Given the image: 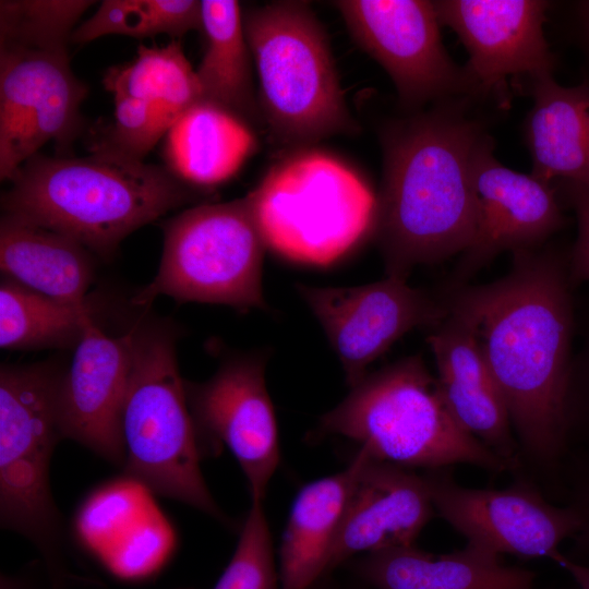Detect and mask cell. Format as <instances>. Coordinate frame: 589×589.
<instances>
[{
  "instance_id": "cell-9",
  "label": "cell",
  "mask_w": 589,
  "mask_h": 589,
  "mask_svg": "<svg viewBox=\"0 0 589 589\" xmlns=\"http://www.w3.org/2000/svg\"><path fill=\"white\" fill-rule=\"evenodd\" d=\"M164 249L153 280L132 298L137 306L157 297L178 302L267 310L262 286L266 245L244 197L201 204L163 225Z\"/></svg>"
},
{
  "instance_id": "cell-16",
  "label": "cell",
  "mask_w": 589,
  "mask_h": 589,
  "mask_svg": "<svg viewBox=\"0 0 589 589\" xmlns=\"http://www.w3.org/2000/svg\"><path fill=\"white\" fill-rule=\"evenodd\" d=\"M441 25L466 47L469 94L488 95L509 77L552 75L554 56L543 34L549 2L540 0L434 1Z\"/></svg>"
},
{
  "instance_id": "cell-19",
  "label": "cell",
  "mask_w": 589,
  "mask_h": 589,
  "mask_svg": "<svg viewBox=\"0 0 589 589\" xmlns=\"http://www.w3.org/2000/svg\"><path fill=\"white\" fill-rule=\"evenodd\" d=\"M434 514L423 474L371 455L354 483L326 574L358 553L413 545Z\"/></svg>"
},
{
  "instance_id": "cell-12",
  "label": "cell",
  "mask_w": 589,
  "mask_h": 589,
  "mask_svg": "<svg viewBox=\"0 0 589 589\" xmlns=\"http://www.w3.org/2000/svg\"><path fill=\"white\" fill-rule=\"evenodd\" d=\"M354 43L392 79L409 110L455 94H469L464 68L446 52L434 1L338 0Z\"/></svg>"
},
{
  "instance_id": "cell-3",
  "label": "cell",
  "mask_w": 589,
  "mask_h": 589,
  "mask_svg": "<svg viewBox=\"0 0 589 589\" xmlns=\"http://www.w3.org/2000/svg\"><path fill=\"white\" fill-rule=\"evenodd\" d=\"M10 182L4 216L64 235L104 260L131 232L194 197L167 168L100 149L85 157L38 153Z\"/></svg>"
},
{
  "instance_id": "cell-23",
  "label": "cell",
  "mask_w": 589,
  "mask_h": 589,
  "mask_svg": "<svg viewBox=\"0 0 589 589\" xmlns=\"http://www.w3.org/2000/svg\"><path fill=\"white\" fill-rule=\"evenodd\" d=\"M2 276L56 300L85 301L94 278L92 252L59 232L2 216Z\"/></svg>"
},
{
  "instance_id": "cell-8",
  "label": "cell",
  "mask_w": 589,
  "mask_h": 589,
  "mask_svg": "<svg viewBox=\"0 0 589 589\" xmlns=\"http://www.w3.org/2000/svg\"><path fill=\"white\" fill-rule=\"evenodd\" d=\"M132 333L122 411L124 470L152 492L223 520L201 473L199 433L179 373L175 336L157 325Z\"/></svg>"
},
{
  "instance_id": "cell-29",
  "label": "cell",
  "mask_w": 589,
  "mask_h": 589,
  "mask_svg": "<svg viewBox=\"0 0 589 589\" xmlns=\"http://www.w3.org/2000/svg\"><path fill=\"white\" fill-rule=\"evenodd\" d=\"M214 589H280L262 501H252L236 551Z\"/></svg>"
},
{
  "instance_id": "cell-25",
  "label": "cell",
  "mask_w": 589,
  "mask_h": 589,
  "mask_svg": "<svg viewBox=\"0 0 589 589\" xmlns=\"http://www.w3.org/2000/svg\"><path fill=\"white\" fill-rule=\"evenodd\" d=\"M205 50L196 75L202 100L214 104L252 129L264 127L243 13L235 0H202Z\"/></svg>"
},
{
  "instance_id": "cell-10",
  "label": "cell",
  "mask_w": 589,
  "mask_h": 589,
  "mask_svg": "<svg viewBox=\"0 0 589 589\" xmlns=\"http://www.w3.org/2000/svg\"><path fill=\"white\" fill-rule=\"evenodd\" d=\"M62 372L48 363L0 370V509L4 527L38 543L58 525L49 462L63 437L58 416Z\"/></svg>"
},
{
  "instance_id": "cell-21",
  "label": "cell",
  "mask_w": 589,
  "mask_h": 589,
  "mask_svg": "<svg viewBox=\"0 0 589 589\" xmlns=\"http://www.w3.org/2000/svg\"><path fill=\"white\" fill-rule=\"evenodd\" d=\"M531 95L526 140L532 175L589 192V84L564 87L548 75L531 81Z\"/></svg>"
},
{
  "instance_id": "cell-24",
  "label": "cell",
  "mask_w": 589,
  "mask_h": 589,
  "mask_svg": "<svg viewBox=\"0 0 589 589\" xmlns=\"http://www.w3.org/2000/svg\"><path fill=\"white\" fill-rule=\"evenodd\" d=\"M256 148L254 129L202 100L170 128L164 155L167 169L184 183L212 187L233 177Z\"/></svg>"
},
{
  "instance_id": "cell-7",
  "label": "cell",
  "mask_w": 589,
  "mask_h": 589,
  "mask_svg": "<svg viewBox=\"0 0 589 589\" xmlns=\"http://www.w3.org/2000/svg\"><path fill=\"white\" fill-rule=\"evenodd\" d=\"M266 248L304 264L325 266L368 233L376 195L337 157L313 147L293 149L245 195Z\"/></svg>"
},
{
  "instance_id": "cell-14",
  "label": "cell",
  "mask_w": 589,
  "mask_h": 589,
  "mask_svg": "<svg viewBox=\"0 0 589 589\" xmlns=\"http://www.w3.org/2000/svg\"><path fill=\"white\" fill-rule=\"evenodd\" d=\"M265 356L226 361L206 382H184L199 435L238 460L252 501L265 497L279 462L277 422L265 382Z\"/></svg>"
},
{
  "instance_id": "cell-11",
  "label": "cell",
  "mask_w": 589,
  "mask_h": 589,
  "mask_svg": "<svg viewBox=\"0 0 589 589\" xmlns=\"http://www.w3.org/2000/svg\"><path fill=\"white\" fill-rule=\"evenodd\" d=\"M435 514L464 536L468 544L520 558L553 560L572 539L579 520L567 505L549 501L524 473L503 489L460 485L450 468L423 473Z\"/></svg>"
},
{
  "instance_id": "cell-33",
  "label": "cell",
  "mask_w": 589,
  "mask_h": 589,
  "mask_svg": "<svg viewBox=\"0 0 589 589\" xmlns=\"http://www.w3.org/2000/svg\"><path fill=\"white\" fill-rule=\"evenodd\" d=\"M552 561L573 578L578 589H589L588 565L569 558L563 552H560Z\"/></svg>"
},
{
  "instance_id": "cell-22",
  "label": "cell",
  "mask_w": 589,
  "mask_h": 589,
  "mask_svg": "<svg viewBox=\"0 0 589 589\" xmlns=\"http://www.w3.org/2000/svg\"><path fill=\"white\" fill-rule=\"evenodd\" d=\"M370 456L360 447L346 469L313 481L299 492L280 546V589H308L326 575L351 492Z\"/></svg>"
},
{
  "instance_id": "cell-18",
  "label": "cell",
  "mask_w": 589,
  "mask_h": 589,
  "mask_svg": "<svg viewBox=\"0 0 589 589\" xmlns=\"http://www.w3.org/2000/svg\"><path fill=\"white\" fill-rule=\"evenodd\" d=\"M426 340L435 359L441 395L455 421L502 458L512 472H520L519 447L507 407L472 323L449 306Z\"/></svg>"
},
{
  "instance_id": "cell-30",
  "label": "cell",
  "mask_w": 589,
  "mask_h": 589,
  "mask_svg": "<svg viewBox=\"0 0 589 589\" xmlns=\"http://www.w3.org/2000/svg\"><path fill=\"white\" fill-rule=\"evenodd\" d=\"M576 311L574 349L564 397L566 454L589 456V302H577Z\"/></svg>"
},
{
  "instance_id": "cell-15",
  "label": "cell",
  "mask_w": 589,
  "mask_h": 589,
  "mask_svg": "<svg viewBox=\"0 0 589 589\" xmlns=\"http://www.w3.org/2000/svg\"><path fill=\"white\" fill-rule=\"evenodd\" d=\"M485 134L473 161L478 224L473 240L449 277L445 290L467 285L503 252L540 248L564 225L554 190L531 175L502 165Z\"/></svg>"
},
{
  "instance_id": "cell-31",
  "label": "cell",
  "mask_w": 589,
  "mask_h": 589,
  "mask_svg": "<svg viewBox=\"0 0 589 589\" xmlns=\"http://www.w3.org/2000/svg\"><path fill=\"white\" fill-rule=\"evenodd\" d=\"M578 517L579 527L570 539L569 558L589 566V456L567 453L562 460L553 490Z\"/></svg>"
},
{
  "instance_id": "cell-1",
  "label": "cell",
  "mask_w": 589,
  "mask_h": 589,
  "mask_svg": "<svg viewBox=\"0 0 589 589\" xmlns=\"http://www.w3.org/2000/svg\"><path fill=\"white\" fill-rule=\"evenodd\" d=\"M508 273L479 286L443 291L473 325L504 398L521 471L552 488L566 454L564 397L576 333V286L568 252L512 253Z\"/></svg>"
},
{
  "instance_id": "cell-2",
  "label": "cell",
  "mask_w": 589,
  "mask_h": 589,
  "mask_svg": "<svg viewBox=\"0 0 589 589\" xmlns=\"http://www.w3.org/2000/svg\"><path fill=\"white\" fill-rule=\"evenodd\" d=\"M485 133L460 108L437 106L383 128L374 240L387 277L465 252L478 224L473 161Z\"/></svg>"
},
{
  "instance_id": "cell-20",
  "label": "cell",
  "mask_w": 589,
  "mask_h": 589,
  "mask_svg": "<svg viewBox=\"0 0 589 589\" xmlns=\"http://www.w3.org/2000/svg\"><path fill=\"white\" fill-rule=\"evenodd\" d=\"M376 589H532L533 572L504 565L500 555L466 544L447 554L411 546L368 553L351 564Z\"/></svg>"
},
{
  "instance_id": "cell-28",
  "label": "cell",
  "mask_w": 589,
  "mask_h": 589,
  "mask_svg": "<svg viewBox=\"0 0 589 589\" xmlns=\"http://www.w3.org/2000/svg\"><path fill=\"white\" fill-rule=\"evenodd\" d=\"M202 31V4L195 0H105L79 24L71 41L85 44L105 35L146 38L166 34L180 38Z\"/></svg>"
},
{
  "instance_id": "cell-6",
  "label": "cell",
  "mask_w": 589,
  "mask_h": 589,
  "mask_svg": "<svg viewBox=\"0 0 589 589\" xmlns=\"http://www.w3.org/2000/svg\"><path fill=\"white\" fill-rule=\"evenodd\" d=\"M243 24L264 125L279 144L298 149L357 133L329 38L308 2L251 8Z\"/></svg>"
},
{
  "instance_id": "cell-17",
  "label": "cell",
  "mask_w": 589,
  "mask_h": 589,
  "mask_svg": "<svg viewBox=\"0 0 589 589\" xmlns=\"http://www.w3.org/2000/svg\"><path fill=\"white\" fill-rule=\"evenodd\" d=\"M132 329L112 337L91 324L58 389L61 433L107 460L124 464L122 411L132 365Z\"/></svg>"
},
{
  "instance_id": "cell-5",
  "label": "cell",
  "mask_w": 589,
  "mask_h": 589,
  "mask_svg": "<svg viewBox=\"0 0 589 589\" xmlns=\"http://www.w3.org/2000/svg\"><path fill=\"white\" fill-rule=\"evenodd\" d=\"M317 430L354 440L374 458L410 469L466 464L493 473L510 471L455 421L420 356L366 374L321 418Z\"/></svg>"
},
{
  "instance_id": "cell-4",
  "label": "cell",
  "mask_w": 589,
  "mask_h": 589,
  "mask_svg": "<svg viewBox=\"0 0 589 589\" xmlns=\"http://www.w3.org/2000/svg\"><path fill=\"white\" fill-rule=\"evenodd\" d=\"M77 17L56 0H12L0 8V178L48 142L64 152L83 130L86 85L73 73L68 43Z\"/></svg>"
},
{
  "instance_id": "cell-13",
  "label": "cell",
  "mask_w": 589,
  "mask_h": 589,
  "mask_svg": "<svg viewBox=\"0 0 589 589\" xmlns=\"http://www.w3.org/2000/svg\"><path fill=\"white\" fill-rule=\"evenodd\" d=\"M296 289L323 327L350 387L405 334L434 327L449 311L443 290L411 287L396 277L353 287L298 283Z\"/></svg>"
},
{
  "instance_id": "cell-26",
  "label": "cell",
  "mask_w": 589,
  "mask_h": 589,
  "mask_svg": "<svg viewBox=\"0 0 589 589\" xmlns=\"http://www.w3.org/2000/svg\"><path fill=\"white\" fill-rule=\"evenodd\" d=\"M105 88L113 95L139 100L170 128L192 106L202 101V89L181 44L141 45L134 58L111 67L104 75Z\"/></svg>"
},
{
  "instance_id": "cell-27",
  "label": "cell",
  "mask_w": 589,
  "mask_h": 589,
  "mask_svg": "<svg viewBox=\"0 0 589 589\" xmlns=\"http://www.w3.org/2000/svg\"><path fill=\"white\" fill-rule=\"evenodd\" d=\"M93 300L81 303L52 299L13 279L0 283V347L10 350L75 348L96 323Z\"/></svg>"
},
{
  "instance_id": "cell-32",
  "label": "cell",
  "mask_w": 589,
  "mask_h": 589,
  "mask_svg": "<svg viewBox=\"0 0 589 589\" xmlns=\"http://www.w3.org/2000/svg\"><path fill=\"white\" fill-rule=\"evenodd\" d=\"M573 204L578 219V233L568 252L569 274L577 287L589 284V192L573 189Z\"/></svg>"
}]
</instances>
